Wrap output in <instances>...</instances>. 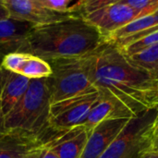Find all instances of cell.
Listing matches in <instances>:
<instances>
[{
  "label": "cell",
  "mask_w": 158,
  "mask_h": 158,
  "mask_svg": "<svg viewBox=\"0 0 158 158\" xmlns=\"http://www.w3.org/2000/svg\"><path fill=\"white\" fill-rule=\"evenodd\" d=\"M93 83L131 119L158 107V81L131 65L114 46L103 44L86 56Z\"/></svg>",
  "instance_id": "6da1fadb"
},
{
  "label": "cell",
  "mask_w": 158,
  "mask_h": 158,
  "mask_svg": "<svg viewBox=\"0 0 158 158\" xmlns=\"http://www.w3.org/2000/svg\"><path fill=\"white\" fill-rule=\"evenodd\" d=\"M104 44L101 33L82 18L72 15L65 19L34 27L21 52L47 62L59 58L82 57Z\"/></svg>",
  "instance_id": "7a4b0ae2"
},
{
  "label": "cell",
  "mask_w": 158,
  "mask_h": 158,
  "mask_svg": "<svg viewBox=\"0 0 158 158\" xmlns=\"http://www.w3.org/2000/svg\"><path fill=\"white\" fill-rule=\"evenodd\" d=\"M50 106L47 78L31 80L24 96L5 118L6 134L40 138L50 128Z\"/></svg>",
  "instance_id": "3957f363"
},
{
  "label": "cell",
  "mask_w": 158,
  "mask_h": 158,
  "mask_svg": "<svg viewBox=\"0 0 158 158\" xmlns=\"http://www.w3.org/2000/svg\"><path fill=\"white\" fill-rule=\"evenodd\" d=\"M52 74L48 80L51 105L70 97L96 92L86 56L82 57L59 58L48 62Z\"/></svg>",
  "instance_id": "277c9868"
},
{
  "label": "cell",
  "mask_w": 158,
  "mask_h": 158,
  "mask_svg": "<svg viewBox=\"0 0 158 158\" xmlns=\"http://www.w3.org/2000/svg\"><path fill=\"white\" fill-rule=\"evenodd\" d=\"M75 14L94 26L101 33L103 40L113 31L141 18L124 0H80Z\"/></svg>",
  "instance_id": "5b68a950"
},
{
  "label": "cell",
  "mask_w": 158,
  "mask_h": 158,
  "mask_svg": "<svg viewBox=\"0 0 158 158\" xmlns=\"http://www.w3.org/2000/svg\"><path fill=\"white\" fill-rule=\"evenodd\" d=\"M157 109H151L129 120L99 158H138L152 148L151 128Z\"/></svg>",
  "instance_id": "8992f818"
},
{
  "label": "cell",
  "mask_w": 158,
  "mask_h": 158,
  "mask_svg": "<svg viewBox=\"0 0 158 158\" xmlns=\"http://www.w3.org/2000/svg\"><path fill=\"white\" fill-rule=\"evenodd\" d=\"M98 99L99 93L96 91L52 104L49 113L50 128L63 131L81 125Z\"/></svg>",
  "instance_id": "52a82bcc"
},
{
  "label": "cell",
  "mask_w": 158,
  "mask_h": 158,
  "mask_svg": "<svg viewBox=\"0 0 158 158\" xmlns=\"http://www.w3.org/2000/svg\"><path fill=\"white\" fill-rule=\"evenodd\" d=\"M90 133L81 125L63 131L49 128L40 139L43 147L58 158H81Z\"/></svg>",
  "instance_id": "ba28073f"
},
{
  "label": "cell",
  "mask_w": 158,
  "mask_h": 158,
  "mask_svg": "<svg viewBox=\"0 0 158 158\" xmlns=\"http://www.w3.org/2000/svg\"><path fill=\"white\" fill-rule=\"evenodd\" d=\"M8 9L10 18L43 26L65 19L73 14H63L52 11L42 6L38 0H2Z\"/></svg>",
  "instance_id": "9c48e42d"
},
{
  "label": "cell",
  "mask_w": 158,
  "mask_h": 158,
  "mask_svg": "<svg viewBox=\"0 0 158 158\" xmlns=\"http://www.w3.org/2000/svg\"><path fill=\"white\" fill-rule=\"evenodd\" d=\"M158 30V10L138 18L104 38V44L120 49L142 40Z\"/></svg>",
  "instance_id": "30bf717a"
},
{
  "label": "cell",
  "mask_w": 158,
  "mask_h": 158,
  "mask_svg": "<svg viewBox=\"0 0 158 158\" xmlns=\"http://www.w3.org/2000/svg\"><path fill=\"white\" fill-rule=\"evenodd\" d=\"M0 67L30 80L49 78L52 74L51 66L47 61L23 52L8 54L4 57Z\"/></svg>",
  "instance_id": "8fae6325"
},
{
  "label": "cell",
  "mask_w": 158,
  "mask_h": 158,
  "mask_svg": "<svg viewBox=\"0 0 158 158\" xmlns=\"http://www.w3.org/2000/svg\"><path fill=\"white\" fill-rule=\"evenodd\" d=\"M130 119H108L97 125L90 133L81 158H99L121 132Z\"/></svg>",
  "instance_id": "7c38bea8"
},
{
  "label": "cell",
  "mask_w": 158,
  "mask_h": 158,
  "mask_svg": "<svg viewBox=\"0 0 158 158\" xmlns=\"http://www.w3.org/2000/svg\"><path fill=\"white\" fill-rule=\"evenodd\" d=\"M35 26L12 18L0 20V66L6 56L21 52L27 37Z\"/></svg>",
  "instance_id": "4fadbf2b"
},
{
  "label": "cell",
  "mask_w": 158,
  "mask_h": 158,
  "mask_svg": "<svg viewBox=\"0 0 158 158\" xmlns=\"http://www.w3.org/2000/svg\"><path fill=\"white\" fill-rule=\"evenodd\" d=\"M42 149L40 138L9 134L0 138V158H38Z\"/></svg>",
  "instance_id": "5bb4252c"
},
{
  "label": "cell",
  "mask_w": 158,
  "mask_h": 158,
  "mask_svg": "<svg viewBox=\"0 0 158 158\" xmlns=\"http://www.w3.org/2000/svg\"><path fill=\"white\" fill-rule=\"evenodd\" d=\"M30 84V79L5 70L1 90V106L5 118L21 100V98L26 94Z\"/></svg>",
  "instance_id": "9a60e30c"
},
{
  "label": "cell",
  "mask_w": 158,
  "mask_h": 158,
  "mask_svg": "<svg viewBox=\"0 0 158 158\" xmlns=\"http://www.w3.org/2000/svg\"><path fill=\"white\" fill-rule=\"evenodd\" d=\"M118 118H126L112 101L99 94V99L90 111L87 118L81 124V126L92 132V131L103 121Z\"/></svg>",
  "instance_id": "2e32d148"
},
{
  "label": "cell",
  "mask_w": 158,
  "mask_h": 158,
  "mask_svg": "<svg viewBox=\"0 0 158 158\" xmlns=\"http://www.w3.org/2000/svg\"><path fill=\"white\" fill-rule=\"evenodd\" d=\"M126 59L134 68L150 74L155 80L157 81L158 44L136 54V55L127 56Z\"/></svg>",
  "instance_id": "e0dca14e"
},
{
  "label": "cell",
  "mask_w": 158,
  "mask_h": 158,
  "mask_svg": "<svg viewBox=\"0 0 158 158\" xmlns=\"http://www.w3.org/2000/svg\"><path fill=\"white\" fill-rule=\"evenodd\" d=\"M158 44V30L152 32L151 34L147 35L146 37L143 38L140 41H137L130 45H127L125 47H122L120 49H118L124 56H131L133 55H136L155 44Z\"/></svg>",
  "instance_id": "ac0fdd59"
},
{
  "label": "cell",
  "mask_w": 158,
  "mask_h": 158,
  "mask_svg": "<svg viewBox=\"0 0 158 158\" xmlns=\"http://www.w3.org/2000/svg\"><path fill=\"white\" fill-rule=\"evenodd\" d=\"M124 2L136 11L140 17L153 14L158 10V0H124Z\"/></svg>",
  "instance_id": "d6986e66"
},
{
  "label": "cell",
  "mask_w": 158,
  "mask_h": 158,
  "mask_svg": "<svg viewBox=\"0 0 158 158\" xmlns=\"http://www.w3.org/2000/svg\"><path fill=\"white\" fill-rule=\"evenodd\" d=\"M38 1L44 7L52 11L63 13V14H73L74 6L76 4V1H72V0H38Z\"/></svg>",
  "instance_id": "ffe728a7"
},
{
  "label": "cell",
  "mask_w": 158,
  "mask_h": 158,
  "mask_svg": "<svg viewBox=\"0 0 158 158\" xmlns=\"http://www.w3.org/2000/svg\"><path fill=\"white\" fill-rule=\"evenodd\" d=\"M4 72L5 69L0 67V138L6 135V128H5V116L2 111V106H1V90L3 85V80H4Z\"/></svg>",
  "instance_id": "44dd1931"
},
{
  "label": "cell",
  "mask_w": 158,
  "mask_h": 158,
  "mask_svg": "<svg viewBox=\"0 0 158 158\" xmlns=\"http://www.w3.org/2000/svg\"><path fill=\"white\" fill-rule=\"evenodd\" d=\"M156 116L155 118V120L153 122L152 128H151V138H152V148L156 149L158 147V107Z\"/></svg>",
  "instance_id": "7402d4cb"
},
{
  "label": "cell",
  "mask_w": 158,
  "mask_h": 158,
  "mask_svg": "<svg viewBox=\"0 0 158 158\" xmlns=\"http://www.w3.org/2000/svg\"><path fill=\"white\" fill-rule=\"evenodd\" d=\"M9 18H10V14H9L8 9L3 4L2 0H0V20H4Z\"/></svg>",
  "instance_id": "603a6c76"
},
{
  "label": "cell",
  "mask_w": 158,
  "mask_h": 158,
  "mask_svg": "<svg viewBox=\"0 0 158 158\" xmlns=\"http://www.w3.org/2000/svg\"><path fill=\"white\" fill-rule=\"evenodd\" d=\"M138 158H158V152L156 149H149L143 153Z\"/></svg>",
  "instance_id": "cb8c5ba5"
},
{
  "label": "cell",
  "mask_w": 158,
  "mask_h": 158,
  "mask_svg": "<svg viewBox=\"0 0 158 158\" xmlns=\"http://www.w3.org/2000/svg\"><path fill=\"white\" fill-rule=\"evenodd\" d=\"M38 158H58L56 156H55L53 153H51L50 151H48V150H46V149H44V147H43V149H42V151H41V153H40V155H39V157Z\"/></svg>",
  "instance_id": "d4e9b609"
},
{
  "label": "cell",
  "mask_w": 158,
  "mask_h": 158,
  "mask_svg": "<svg viewBox=\"0 0 158 158\" xmlns=\"http://www.w3.org/2000/svg\"><path fill=\"white\" fill-rule=\"evenodd\" d=\"M156 151H157V152H158V147H157V148H156Z\"/></svg>",
  "instance_id": "484cf974"
},
{
  "label": "cell",
  "mask_w": 158,
  "mask_h": 158,
  "mask_svg": "<svg viewBox=\"0 0 158 158\" xmlns=\"http://www.w3.org/2000/svg\"><path fill=\"white\" fill-rule=\"evenodd\" d=\"M157 81H158V78H157Z\"/></svg>",
  "instance_id": "4316f807"
}]
</instances>
